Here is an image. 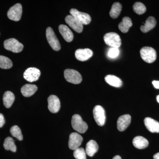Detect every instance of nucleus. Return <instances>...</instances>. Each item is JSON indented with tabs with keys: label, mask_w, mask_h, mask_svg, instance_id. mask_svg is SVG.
<instances>
[{
	"label": "nucleus",
	"mask_w": 159,
	"mask_h": 159,
	"mask_svg": "<svg viewBox=\"0 0 159 159\" xmlns=\"http://www.w3.org/2000/svg\"><path fill=\"white\" fill-rule=\"evenodd\" d=\"M71 124L73 129L80 133H84L88 128L87 124L83 120L80 115L77 114L72 117Z\"/></svg>",
	"instance_id": "nucleus-1"
},
{
	"label": "nucleus",
	"mask_w": 159,
	"mask_h": 159,
	"mask_svg": "<svg viewBox=\"0 0 159 159\" xmlns=\"http://www.w3.org/2000/svg\"><path fill=\"white\" fill-rule=\"evenodd\" d=\"M140 54L142 59L145 62L152 63L157 59V52L155 49L151 47H145L140 50Z\"/></svg>",
	"instance_id": "nucleus-2"
},
{
	"label": "nucleus",
	"mask_w": 159,
	"mask_h": 159,
	"mask_svg": "<svg viewBox=\"0 0 159 159\" xmlns=\"http://www.w3.org/2000/svg\"><path fill=\"white\" fill-rule=\"evenodd\" d=\"M105 43L111 48H119L121 45L120 36L115 32H110L104 35L103 37Z\"/></svg>",
	"instance_id": "nucleus-3"
},
{
	"label": "nucleus",
	"mask_w": 159,
	"mask_h": 159,
	"mask_svg": "<svg viewBox=\"0 0 159 159\" xmlns=\"http://www.w3.org/2000/svg\"><path fill=\"white\" fill-rule=\"evenodd\" d=\"M4 46L6 50L16 53H20L24 48L22 44L14 38L6 40L4 42Z\"/></svg>",
	"instance_id": "nucleus-4"
},
{
	"label": "nucleus",
	"mask_w": 159,
	"mask_h": 159,
	"mask_svg": "<svg viewBox=\"0 0 159 159\" xmlns=\"http://www.w3.org/2000/svg\"><path fill=\"white\" fill-rule=\"evenodd\" d=\"M64 77L68 82L79 84L82 81L81 75L78 71L72 69H66L64 71Z\"/></svg>",
	"instance_id": "nucleus-5"
},
{
	"label": "nucleus",
	"mask_w": 159,
	"mask_h": 159,
	"mask_svg": "<svg viewBox=\"0 0 159 159\" xmlns=\"http://www.w3.org/2000/svg\"><path fill=\"white\" fill-rule=\"evenodd\" d=\"M46 37L49 45L54 51H58L60 50L61 46L59 41L51 27H48L46 30Z\"/></svg>",
	"instance_id": "nucleus-6"
},
{
	"label": "nucleus",
	"mask_w": 159,
	"mask_h": 159,
	"mask_svg": "<svg viewBox=\"0 0 159 159\" xmlns=\"http://www.w3.org/2000/svg\"><path fill=\"white\" fill-rule=\"evenodd\" d=\"M93 113L97 124L99 126L104 125L106 121L105 111L104 108L101 106H96L93 109Z\"/></svg>",
	"instance_id": "nucleus-7"
},
{
	"label": "nucleus",
	"mask_w": 159,
	"mask_h": 159,
	"mask_svg": "<svg viewBox=\"0 0 159 159\" xmlns=\"http://www.w3.org/2000/svg\"><path fill=\"white\" fill-rule=\"evenodd\" d=\"M22 13V7L21 5L18 3L12 6L7 13V16L9 19L18 21L20 20L21 17Z\"/></svg>",
	"instance_id": "nucleus-8"
},
{
	"label": "nucleus",
	"mask_w": 159,
	"mask_h": 159,
	"mask_svg": "<svg viewBox=\"0 0 159 159\" xmlns=\"http://www.w3.org/2000/svg\"><path fill=\"white\" fill-rule=\"evenodd\" d=\"M70 13L71 16H74L83 25H89L91 22V16L87 13L80 12L75 9H71Z\"/></svg>",
	"instance_id": "nucleus-9"
},
{
	"label": "nucleus",
	"mask_w": 159,
	"mask_h": 159,
	"mask_svg": "<svg viewBox=\"0 0 159 159\" xmlns=\"http://www.w3.org/2000/svg\"><path fill=\"white\" fill-rule=\"evenodd\" d=\"M40 71L36 68L31 67L27 69L24 73V77L29 82L37 81L40 76Z\"/></svg>",
	"instance_id": "nucleus-10"
},
{
	"label": "nucleus",
	"mask_w": 159,
	"mask_h": 159,
	"mask_svg": "<svg viewBox=\"0 0 159 159\" xmlns=\"http://www.w3.org/2000/svg\"><path fill=\"white\" fill-rule=\"evenodd\" d=\"M83 141L82 137L77 133H72L69 138V147L72 150L79 148Z\"/></svg>",
	"instance_id": "nucleus-11"
},
{
	"label": "nucleus",
	"mask_w": 159,
	"mask_h": 159,
	"mask_svg": "<svg viewBox=\"0 0 159 159\" xmlns=\"http://www.w3.org/2000/svg\"><path fill=\"white\" fill-rule=\"evenodd\" d=\"M48 108L51 112L56 113L59 111L61 107L60 101L57 96L55 95L50 96L48 98Z\"/></svg>",
	"instance_id": "nucleus-12"
},
{
	"label": "nucleus",
	"mask_w": 159,
	"mask_h": 159,
	"mask_svg": "<svg viewBox=\"0 0 159 159\" xmlns=\"http://www.w3.org/2000/svg\"><path fill=\"white\" fill-rule=\"evenodd\" d=\"M66 23L69 25L72 29L78 33H81L83 29V25L79 21L72 16L68 15L66 17Z\"/></svg>",
	"instance_id": "nucleus-13"
},
{
	"label": "nucleus",
	"mask_w": 159,
	"mask_h": 159,
	"mask_svg": "<svg viewBox=\"0 0 159 159\" xmlns=\"http://www.w3.org/2000/svg\"><path fill=\"white\" fill-rule=\"evenodd\" d=\"M75 57L78 60L84 61L88 60L93 55V52L89 48L79 49L76 51Z\"/></svg>",
	"instance_id": "nucleus-14"
},
{
	"label": "nucleus",
	"mask_w": 159,
	"mask_h": 159,
	"mask_svg": "<svg viewBox=\"0 0 159 159\" xmlns=\"http://www.w3.org/2000/svg\"><path fill=\"white\" fill-rule=\"evenodd\" d=\"M131 117L130 115H122L119 117L117 121V128L120 131H123L128 127L131 122Z\"/></svg>",
	"instance_id": "nucleus-15"
},
{
	"label": "nucleus",
	"mask_w": 159,
	"mask_h": 159,
	"mask_svg": "<svg viewBox=\"0 0 159 159\" xmlns=\"http://www.w3.org/2000/svg\"><path fill=\"white\" fill-rule=\"evenodd\" d=\"M146 128L152 133H159V122L152 118L147 117L144 119Z\"/></svg>",
	"instance_id": "nucleus-16"
},
{
	"label": "nucleus",
	"mask_w": 159,
	"mask_h": 159,
	"mask_svg": "<svg viewBox=\"0 0 159 159\" xmlns=\"http://www.w3.org/2000/svg\"><path fill=\"white\" fill-rule=\"evenodd\" d=\"M59 31L66 41L70 42L73 41L74 34L67 26L65 25H60L59 26Z\"/></svg>",
	"instance_id": "nucleus-17"
},
{
	"label": "nucleus",
	"mask_w": 159,
	"mask_h": 159,
	"mask_svg": "<svg viewBox=\"0 0 159 159\" xmlns=\"http://www.w3.org/2000/svg\"><path fill=\"white\" fill-rule=\"evenodd\" d=\"M37 89V86L34 84H26L21 89V93L24 97H29L35 93Z\"/></svg>",
	"instance_id": "nucleus-18"
},
{
	"label": "nucleus",
	"mask_w": 159,
	"mask_h": 159,
	"mask_svg": "<svg viewBox=\"0 0 159 159\" xmlns=\"http://www.w3.org/2000/svg\"><path fill=\"white\" fill-rule=\"evenodd\" d=\"M157 21L153 16H149L145 21L144 25L141 26V31L143 33H146L155 28L156 25Z\"/></svg>",
	"instance_id": "nucleus-19"
},
{
	"label": "nucleus",
	"mask_w": 159,
	"mask_h": 159,
	"mask_svg": "<svg viewBox=\"0 0 159 159\" xmlns=\"http://www.w3.org/2000/svg\"><path fill=\"white\" fill-rule=\"evenodd\" d=\"M99 146L97 142L94 140H91L87 143L86 146L85 152L86 154L89 156H93L94 154L98 151Z\"/></svg>",
	"instance_id": "nucleus-20"
},
{
	"label": "nucleus",
	"mask_w": 159,
	"mask_h": 159,
	"mask_svg": "<svg viewBox=\"0 0 159 159\" xmlns=\"http://www.w3.org/2000/svg\"><path fill=\"white\" fill-rule=\"evenodd\" d=\"M133 144L135 147L139 149H144L148 147V140L142 136H137L133 140Z\"/></svg>",
	"instance_id": "nucleus-21"
},
{
	"label": "nucleus",
	"mask_w": 159,
	"mask_h": 159,
	"mask_svg": "<svg viewBox=\"0 0 159 159\" xmlns=\"http://www.w3.org/2000/svg\"><path fill=\"white\" fill-rule=\"evenodd\" d=\"M15 100L14 94L10 91H6L3 95V101L4 105L6 108H9L13 104Z\"/></svg>",
	"instance_id": "nucleus-22"
},
{
	"label": "nucleus",
	"mask_w": 159,
	"mask_h": 159,
	"mask_svg": "<svg viewBox=\"0 0 159 159\" xmlns=\"http://www.w3.org/2000/svg\"><path fill=\"white\" fill-rule=\"evenodd\" d=\"M105 80L109 84L115 87H120L122 84V80L114 75H107L105 77Z\"/></svg>",
	"instance_id": "nucleus-23"
},
{
	"label": "nucleus",
	"mask_w": 159,
	"mask_h": 159,
	"mask_svg": "<svg viewBox=\"0 0 159 159\" xmlns=\"http://www.w3.org/2000/svg\"><path fill=\"white\" fill-rule=\"evenodd\" d=\"M132 25V22L130 18L124 17L122 18V21L119 23V29L123 33H125L128 32Z\"/></svg>",
	"instance_id": "nucleus-24"
},
{
	"label": "nucleus",
	"mask_w": 159,
	"mask_h": 159,
	"mask_svg": "<svg viewBox=\"0 0 159 159\" xmlns=\"http://www.w3.org/2000/svg\"><path fill=\"white\" fill-rule=\"evenodd\" d=\"M122 6L120 3L116 2L112 6L111 9L110 11L109 14L113 19H116L119 17L122 11Z\"/></svg>",
	"instance_id": "nucleus-25"
},
{
	"label": "nucleus",
	"mask_w": 159,
	"mask_h": 159,
	"mask_svg": "<svg viewBox=\"0 0 159 159\" xmlns=\"http://www.w3.org/2000/svg\"><path fill=\"white\" fill-rule=\"evenodd\" d=\"M4 148L7 150H11L13 152L16 151V146L14 143V141L11 137H7L5 139L4 144Z\"/></svg>",
	"instance_id": "nucleus-26"
},
{
	"label": "nucleus",
	"mask_w": 159,
	"mask_h": 159,
	"mask_svg": "<svg viewBox=\"0 0 159 159\" xmlns=\"http://www.w3.org/2000/svg\"><path fill=\"white\" fill-rule=\"evenodd\" d=\"M12 66V63L8 57L0 55V68L3 69H9Z\"/></svg>",
	"instance_id": "nucleus-27"
},
{
	"label": "nucleus",
	"mask_w": 159,
	"mask_h": 159,
	"mask_svg": "<svg viewBox=\"0 0 159 159\" xmlns=\"http://www.w3.org/2000/svg\"><path fill=\"white\" fill-rule=\"evenodd\" d=\"M10 133L12 136L16 138L19 141H22L23 139L21 131L17 125H14L10 129Z\"/></svg>",
	"instance_id": "nucleus-28"
},
{
	"label": "nucleus",
	"mask_w": 159,
	"mask_h": 159,
	"mask_svg": "<svg viewBox=\"0 0 159 159\" xmlns=\"http://www.w3.org/2000/svg\"><path fill=\"white\" fill-rule=\"evenodd\" d=\"M133 8L134 11L139 15L143 14L146 11V7L145 5L140 2H137L135 3Z\"/></svg>",
	"instance_id": "nucleus-29"
},
{
	"label": "nucleus",
	"mask_w": 159,
	"mask_h": 159,
	"mask_svg": "<svg viewBox=\"0 0 159 159\" xmlns=\"http://www.w3.org/2000/svg\"><path fill=\"white\" fill-rule=\"evenodd\" d=\"M74 156L76 159H86V153L83 148H78L74 150Z\"/></svg>",
	"instance_id": "nucleus-30"
},
{
	"label": "nucleus",
	"mask_w": 159,
	"mask_h": 159,
	"mask_svg": "<svg viewBox=\"0 0 159 159\" xmlns=\"http://www.w3.org/2000/svg\"><path fill=\"white\" fill-rule=\"evenodd\" d=\"M119 50L118 48H111L109 50L107 55L110 58H115L119 56Z\"/></svg>",
	"instance_id": "nucleus-31"
},
{
	"label": "nucleus",
	"mask_w": 159,
	"mask_h": 159,
	"mask_svg": "<svg viewBox=\"0 0 159 159\" xmlns=\"http://www.w3.org/2000/svg\"><path fill=\"white\" fill-rule=\"evenodd\" d=\"M5 123V118L2 114L0 113V128L2 127Z\"/></svg>",
	"instance_id": "nucleus-32"
},
{
	"label": "nucleus",
	"mask_w": 159,
	"mask_h": 159,
	"mask_svg": "<svg viewBox=\"0 0 159 159\" xmlns=\"http://www.w3.org/2000/svg\"><path fill=\"white\" fill-rule=\"evenodd\" d=\"M154 87L157 89H159V81L157 80H154L152 82Z\"/></svg>",
	"instance_id": "nucleus-33"
},
{
	"label": "nucleus",
	"mask_w": 159,
	"mask_h": 159,
	"mask_svg": "<svg viewBox=\"0 0 159 159\" xmlns=\"http://www.w3.org/2000/svg\"><path fill=\"white\" fill-rule=\"evenodd\" d=\"M154 159H159V152H158L153 156Z\"/></svg>",
	"instance_id": "nucleus-34"
},
{
	"label": "nucleus",
	"mask_w": 159,
	"mask_h": 159,
	"mask_svg": "<svg viewBox=\"0 0 159 159\" xmlns=\"http://www.w3.org/2000/svg\"><path fill=\"white\" fill-rule=\"evenodd\" d=\"M112 159H122V158H121V157L117 155L114 157Z\"/></svg>",
	"instance_id": "nucleus-35"
},
{
	"label": "nucleus",
	"mask_w": 159,
	"mask_h": 159,
	"mask_svg": "<svg viewBox=\"0 0 159 159\" xmlns=\"http://www.w3.org/2000/svg\"><path fill=\"white\" fill-rule=\"evenodd\" d=\"M157 102H158L159 103V95H158V96H157Z\"/></svg>",
	"instance_id": "nucleus-36"
}]
</instances>
